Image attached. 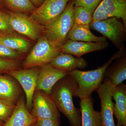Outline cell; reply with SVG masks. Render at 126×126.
<instances>
[{"label": "cell", "instance_id": "35", "mask_svg": "<svg viewBox=\"0 0 126 126\" xmlns=\"http://www.w3.org/2000/svg\"><path fill=\"white\" fill-rule=\"evenodd\" d=\"M35 124H32V125H31V126H34Z\"/></svg>", "mask_w": 126, "mask_h": 126}, {"label": "cell", "instance_id": "12", "mask_svg": "<svg viewBox=\"0 0 126 126\" xmlns=\"http://www.w3.org/2000/svg\"><path fill=\"white\" fill-rule=\"evenodd\" d=\"M108 43H94L67 40L61 46L62 53L80 58L83 55L104 49L108 47Z\"/></svg>", "mask_w": 126, "mask_h": 126}, {"label": "cell", "instance_id": "2", "mask_svg": "<svg viewBox=\"0 0 126 126\" xmlns=\"http://www.w3.org/2000/svg\"><path fill=\"white\" fill-rule=\"evenodd\" d=\"M123 52L122 47L102 66L96 69L88 71L76 69L69 72V74L78 84V88L74 96L80 99L91 96L93 92L96 91L103 82L105 72L109 66L113 61L122 56Z\"/></svg>", "mask_w": 126, "mask_h": 126}, {"label": "cell", "instance_id": "24", "mask_svg": "<svg viewBox=\"0 0 126 126\" xmlns=\"http://www.w3.org/2000/svg\"><path fill=\"white\" fill-rule=\"evenodd\" d=\"M16 104L6 99H0V120L5 122L12 115Z\"/></svg>", "mask_w": 126, "mask_h": 126}, {"label": "cell", "instance_id": "29", "mask_svg": "<svg viewBox=\"0 0 126 126\" xmlns=\"http://www.w3.org/2000/svg\"><path fill=\"white\" fill-rule=\"evenodd\" d=\"M110 18V16L104 9L101 2L94 10L93 14L92 23L104 20Z\"/></svg>", "mask_w": 126, "mask_h": 126}, {"label": "cell", "instance_id": "7", "mask_svg": "<svg viewBox=\"0 0 126 126\" xmlns=\"http://www.w3.org/2000/svg\"><path fill=\"white\" fill-rule=\"evenodd\" d=\"M9 22L13 30L36 41L43 33L44 27L25 14L11 12L9 13Z\"/></svg>", "mask_w": 126, "mask_h": 126}, {"label": "cell", "instance_id": "28", "mask_svg": "<svg viewBox=\"0 0 126 126\" xmlns=\"http://www.w3.org/2000/svg\"><path fill=\"white\" fill-rule=\"evenodd\" d=\"M102 0H74L75 6H82L93 14L94 10Z\"/></svg>", "mask_w": 126, "mask_h": 126}, {"label": "cell", "instance_id": "15", "mask_svg": "<svg viewBox=\"0 0 126 126\" xmlns=\"http://www.w3.org/2000/svg\"><path fill=\"white\" fill-rule=\"evenodd\" d=\"M18 83L11 75L0 74V99L17 103L21 93Z\"/></svg>", "mask_w": 126, "mask_h": 126}, {"label": "cell", "instance_id": "16", "mask_svg": "<svg viewBox=\"0 0 126 126\" xmlns=\"http://www.w3.org/2000/svg\"><path fill=\"white\" fill-rule=\"evenodd\" d=\"M55 68L65 70L69 73L78 69H83L87 65L83 58H75L72 55L62 53L50 63Z\"/></svg>", "mask_w": 126, "mask_h": 126}, {"label": "cell", "instance_id": "31", "mask_svg": "<svg viewBox=\"0 0 126 126\" xmlns=\"http://www.w3.org/2000/svg\"><path fill=\"white\" fill-rule=\"evenodd\" d=\"M30 0L36 8L40 6L45 0Z\"/></svg>", "mask_w": 126, "mask_h": 126}, {"label": "cell", "instance_id": "13", "mask_svg": "<svg viewBox=\"0 0 126 126\" xmlns=\"http://www.w3.org/2000/svg\"><path fill=\"white\" fill-rule=\"evenodd\" d=\"M37 119L26 107L24 97H20L14 111L2 126H30L36 123Z\"/></svg>", "mask_w": 126, "mask_h": 126}, {"label": "cell", "instance_id": "33", "mask_svg": "<svg viewBox=\"0 0 126 126\" xmlns=\"http://www.w3.org/2000/svg\"><path fill=\"white\" fill-rule=\"evenodd\" d=\"M4 34L5 33H3L2 32H1L0 31V36H1L2 35Z\"/></svg>", "mask_w": 126, "mask_h": 126}, {"label": "cell", "instance_id": "11", "mask_svg": "<svg viewBox=\"0 0 126 126\" xmlns=\"http://www.w3.org/2000/svg\"><path fill=\"white\" fill-rule=\"evenodd\" d=\"M41 67L36 89L42 90L49 95L55 84L69 73L65 70L54 68L50 63Z\"/></svg>", "mask_w": 126, "mask_h": 126}, {"label": "cell", "instance_id": "9", "mask_svg": "<svg viewBox=\"0 0 126 126\" xmlns=\"http://www.w3.org/2000/svg\"><path fill=\"white\" fill-rule=\"evenodd\" d=\"M39 70L38 67H34L13 70L8 74L16 79L23 88L26 97V105L30 112L32 108L33 97L36 89Z\"/></svg>", "mask_w": 126, "mask_h": 126}, {"label": "cell", "instance_id": "17", "mask_svg": "<svg viewBox=\"0 0 126 126\" xmlns=\"http://www.w3.org/2000/svg\"><path fill=\"white\" fill-rule=\"evenodd\" d=\"M68 39L94 43L107 42L104 36H97L94 34L90 31L89 25L73 24L68 34L67 40Z\"/></svg>", "mask_w": 126, "mask_h": 126}, {"label": "cell", "instance_id": "4", "mask_svg": "<svg viewBox=\"0 0 126 126\" xmlns=\"http://www.w3.org/2000/svg\"><path fill=\"white\" fill-rule=\"evenodd\" d=\"M74 6V0L70 1L64 11L58 18L44 27V36L55 44L62 46L67 40L68 34L73 25Z\"/></svg>", "mask_w": 126, "mask_h": 126}, {"label": "cell", "instance_id": "6", "mask_svg": "<svg viewBox=\"0 0 126 126\" xmlns=\"http://www.w3.org/2000/svg\"><path fill=\"white\" fill-rule=\"evenodd\" d=\"M89 27L108 38L118 48L123 47L126 27L123 22L115 17L91 23Z\"/></svg>", "mask_w": 126, "mask_h": 126}, {"label": "cell", "instance_id": "3", "mask_svg": "<svg viewBox=\"0 0 126 126\" xmlns=\"http://www.w3.org/2000/svg\"><path fill=\"white\" fill-rule=\"evenodd\" d=\"M62 53L61 46L53 43L44 35L41 36L23 62V67L26 69L42 67L50 63Z\"/></svg>", "mask_w": 126, "mask_h": 126}, {"label": "cell", "instance_id": "5", "mask_svg": "<svg viewBox=\"0 0 126 126\" xmlns=\"http://www.w3.org/2000/svg\"><path fill=\"white\" fill-rule=\"evenodd\" d=\"M69 0H45L30 16L43 27H46L63 13Z\"/></svg>", "mask_w": 126, "mask_h": 126}, {"label": "cell", "instance_id": "19", "mask_svg": "<svg viewBox=\"0 0 126 126\" xmlns=\"http://www.w3.org/2000/svg\"><path fill=\"white\" fill-rule=\"evenodd\" d=\"M113 64L109 66L105 72L104 79L109 80L115 86L122 83L126 79V58L119 57Z\"/></svg>", "mask_w": 126, "mask_h": 126}, {"label": "cell", "instance_id": "22", "mask_svg": "<svg viewBox=\"0 0 126 126\" xmlns=\"http://www.w3.org/2000/svg\"><path fill=\"white\" fill-rule=\"evenodd\" d=\"M13 12L26 14L31 13L36 9L30 0H4Z\"/></svg>", "mask_w": 126, "mask_h": 126}, {"label": "cell", "instance_id": "27", "mask_svg": "<svg viewBox=\"0 0 126 126\" xmlns=\"http://www.w3.org/2000/svg\"><path fill=\"white\" fill-rule=\"evenodd\" d=\"M13 30L9 22V14L0 10V31L5 34L12 33Z\"/></svg>", "mask_w": 126, "mask_h": 126}, {"label": "cell", "instance_id": "30", "mask_svg": "<svg viewBox=\"0 0 126 126\" xmlns=\"http://www.w3.org/2000/svg\"><path fill=\"white\" fill-rule=\"evenodd\" d=\"M36 123L38 126H59L60 121L49 119H37Z\"/></svg>", "mask_w": 126, "mask_h": 126}, {"label": "cell", "instance_id": "18", "mask_svg": "<svg viewBox=\"0 0 126 126\" xmlns=\"http://www.w3.org/2000/svg\"><path fill=\"white\" fill-rule=\"evenodd\" d=\"M80 100L81 126H99L100 113L94 109L92 97Z\"/></svg>", "mask_w": 126, "mask_h": 126}, {"label": "cell", "instance_id": "21", "mask_svg": "<svg viewBox=\"0 0 126 126\" xmlns=\"http://www.w3.org/2000/svg\"><path fill=\"white\" fill-rule=\"evenodd\" d=\"M0 43L20 53L27 52L31 45L29 40L11 33L4 34L0 36Z\"/></svg>", "mask_w": 126, "mask_h": 126}, {"label": "cell", "instance_id": "32", "mask_svg": "<svg viewBox=\"0 0 126 126\" xmlns=\"http://www.w3.org/2000/svg\"><path fill=\"white\" fill-rule=\"evenodd\" d=\"M4 122L0 120V126H2L4 125Z\"/></svg>", "mask_w": 126, "mask_h": 126}, {"label": "cell", "instance_id": "23", "mask_svg": "<svg viewBox=\"0 0 126 126\" xmlns=\"http://www.w3.org/2000/svg\"><path fill=\"white\" fill-rule=\"evenodd\" d=\"M93 14L84 7L74 6L73 12V24L90 25L92 20Z\"/></svg>", "mask_w": 126, "mask_h": 126}, {"label": "cell", "instance_id": "1", "mask_svg": "<svg viewBox=\"0 0 126 126\" xmlns=\"http://www.w3.org/2000/svg\"><path fill=\"white\" fill-rule=\"evenodd\" d=\"M78 87L74 78L68 74L55 84L49 95L59 111L68 118L71 126H81L79 111L73 102V97Z\"/></svg>", "mask_w": 126, "mask_h": 126}, {"label": "cell", "instance_id": "26", "mask_svg": "<svg viewBox=\"0 0 126 126\" xmlns=\"http://www.w3.org/2000/svg\"><path fill=\"white\" fill-rule=\"evenodd\" d=\"M18 69H19V64L17 60L0 59V74H8L11 71Z\"/></svg>", "mask_w": 126, "mask_h": 126}, {"label": "cell", "instance_id": "36", "mask_svg": "<svg viewBox=\"0 0 126 126\" xmlns=\"http://www.w3.org/2000/svg\"><path fill=\"white\" fill-rule=\"evenodd\" d=\"M0 3H1V1H0Z\"/></svg>", "mask_w": 126, "mask_h": 126}, {"label": "cell", "instance_id": "34", "mask_svg": "<svg viewBox=\"0 0 126 126\" xmlns=\"http://www.w3.org/2000/svg\"><path fill=\"white\" fill-rule=\"evenodd\" d=\"M34 126H38V124H37V123H35V124Z\"/></svg>", "mask_w": 126, "mask_h": 126}, {"label": "cell", "instance_id": "8", "mask_svg": "<svg viewBox=\"0 0 126 126\" xmlns=\"http://www.w3.org/2000/svg\"><path fill=\"white\" fill-rule=\"evenodd\" d=\"M37 119H49L60 121V115L52 98L43 91L36 89L30 112Z\"/></svg>", "mask_w": 126, "mask_h": 126}, {"label": "cell", "instance_id": "14", "mask_svg": "<svg viewBox=\"0 0 126 126\" xmlns=\"http://www.w3.org/2000/svg\"><path fill=\"white\" fill-rule=\"evenodd\" d=\"M115 103L113 115L117 120V126H126V85L122 83L116 86L112 94Z\"/></svg>", "mask_w": 126, "mask_h": 126}, {"label": "cell", "instance_id": "20", "mask_svg": "<svg viewBox=\"0 0 126 126\" xmlns=\"http://www.w3.org/2000/svg\"><path fill=\"white\" fill-rule=\"evenodd\" d=\"M103 7L111 17L122 19L126 26V0H102Z\"/></svg>", "mask_w": 126, "mask_h": 126}, {"label": "cell", "instance_id": "10", "mask_svg": "<svg viewBox=\"0 0 126 126\" xmlns=\"http://www.w3.org/2000/svg\"><path fill=\"white\" fill-rule=\"evenodd\" d=\"M116 86L109 80L104 79L96 90L101 100L99 126H117L113 117V105L112 94Z\"/></svg>", "mask_w": 126, "mask_h": 126}, {"label": "cell", "instance_id": "25", "mask_svg": "<svg viewBox=\"0 0 126 126\" xmlns=\"http://www.w3.org/2000/svg\"><path fill=\"white\" fill-rule=\"evenodd\" d=\"M20 53L0 43V59L6 60H17L21 57Z\"/></svg>", "mask_w": 126, "mask_h": 126}]
</instances>
